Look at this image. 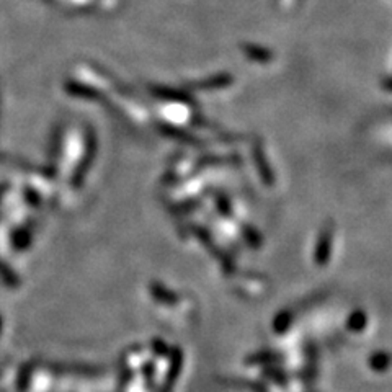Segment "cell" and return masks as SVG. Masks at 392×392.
<instances>
[{
    "mask_svg": "<svg viewBox=\"0 0 392 392\" xmlns=\"http://www.w3.org/2000/svg\"><path fill=\"white\" fill-rule=\"evenodd\" d=\"M332 252V229L322 230L319 242H317V250H316V260L319 265H325L329 260Z\"/></svg>",
    "mask_w": 392,
    "mask_h": 392,
    "instance_id": "1",
    "label": "cell"
},
{
    "mask_svg": "<svg viewBox=\"0 0 392 392\" xmlns=\"http://www.w3.org/2000/svg\"><path fill=\"white\" fill-rule=\"evenodd\" d=\"M230 82H232V77L228 76V74H221V76L206 78V80L200 82V84H196L195 87H196V89H203V90L221 89V87H228Z\"/></svg>",
    "mask_w": 392,
    "mask_h": 392,
    "instance_id": "2",
    "label": "cell"
},
{
    "mask_svg": "<svg viewBox=\"0 0 392 392\" xmlns=\"http://www.w3.org/2000/svg\"><path fill=\"white\" fill-rule=\"evenodd\" d=\"M244 51H246V56L253 59V61L266 62V61H270V59H271L270 51L260 48V46H253V44L244 46Z\"/></svg>",
    "mask_w": 392,
    "mask_h": 392,
    "instance_id": "3",
    "label": "cell"
},
{
    "mask_svg": "<svg viewBox=\"0 0 392 392\" xmlns=\"http://www.w3.org/2000/svg\"><path fill=\"white\" fill-rule=\"evenodd\" d=\"M255 162H257L258 172H260L262 178L265 180L266 185H271V182H273V175H271V172H270V167H269V164H266L264 152H262V154H260V152H257V154H255Z\"/></svg>",
    "mask_w": 392,
    "mask_h": 392,
    "instance_id": "4",
    "label": "cell"
},
{
    "mask_svg": "<svg viewBox=\"0 0 392 392\" xmlns=\"http://www.w3.org/2000/svg\"><path fill=\"white\" fill-rule=\"evenodd\" d=\"M366 324V317H364L363 312H355L352 316V319H350V329L353 330H359L363 329V325Z\"/></svg>",
    "mask_w": 392,
    "mask_h": 392,
    "instance_id": "5",
    "label": "cell"
},
{
    "mask_svg": "<svg viewBox=\"0 0 392 392\" xmlns=\"http://www.w3.org/2000/svg\"><path fill=\"white\" fill-rule=\"evenodd\" d=\"M384 87H386V89L392 90V78H387V80L384 82Z\"/></svg>",
    "mask_w": 392,
    "mask_h": 392,
    "instance_id": "6",
    "label": "cell"
}]
</instances>
